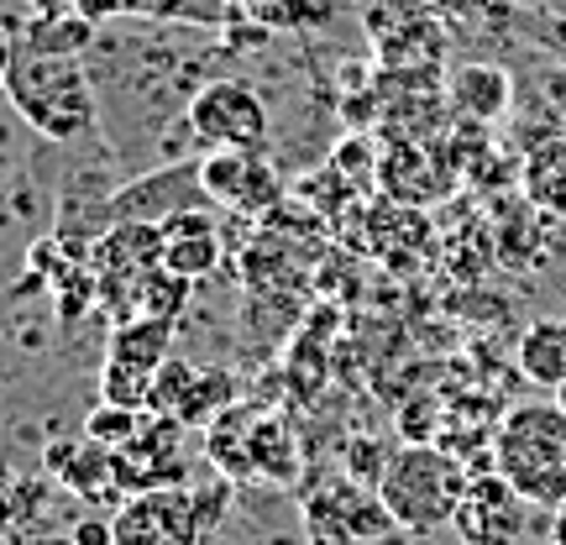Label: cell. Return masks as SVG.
Returning <instances> with one entry per match:
<instances>
[{
    "label": "cell",
    "instance_id": "32",
    "mask_svg": "<svg viewBox=\"0 0 566 545\" xmlns=\"http://www.w3.org/2000/svg\"><path fill=\"white\" fill-rule=\"evenodd\" d=\"M11 520V493H0V525Z\"/></svg>",
    "mask_w": 566,
    "mask_h": 545
},
{
    "label": "cell",
    "instance_id": "7",
    "mask_svg": "<svg viewBox=\"0 0 566 545\" xmlns=\"http://www.w3.org/2000/svg\"><path fill=\"white\" fill-rule=\"evenodd\" d=\"M200 184L210 205H221L231 216H268L283 200L279 168L263 153H231V147H210L200 163Z\"/></svg>",
    "mask_w": 566,
    "mask_h": 545
},
{
    "label": "cell",
    "instance_id": "2",
    "mask_svg": "<svg viewBox=\"0 0 566 545\" xmlns=\"http://www.w3.org/2000/svg\"><path fill=\"white\" fill-rule=\"evenodd\" d=\"M488 457L493 472L525 493L530 509L566 504V405H556V394L514 405L493 430Z\"/></svg>",
    "mask_w": 566,
    "mask_h": 545
},
{
    "label": "cell",
    "instance_id": "17",
    "mask_svg": "<svg viewBox=\"0 0 566 545\" xmlns=\"http://www.w3.org/2000/svg\"><path fill=\"white\" fill-rule=\"evenodd\" d=\"M304 541L310 545H357L352 520H346V483L321 488V493L304 504Z\"/></svg>",
    "mask_w": 566,
    "mask_h": 545
},
{
    "label": "cell",
    "instance_id": "4",
    "mask_svg": "<svg viewBox=\"0 0 566 545\" xmlns=\"http://www.w3.org/2000/svg\"><path fill=\"white\" fill-rule=\"evenodd\" d=\"M184 126L189 137L210 147H231V153H268L273 122H268L263 95L247 80H205L189 105H184Z\"/></svg>",
    "mask_w": 566,
    "mask_h": 545
},
{
    "label": "cell",
    "instance_id": "10",
    "mask_svg": "<svg viewBox=\"0 0 566 545\" xmlns=\"http://www.w3.org/2000/svg\"><path fill=\"white\" fill-rule=\"evenodd\" d=\"M446 105L462 122H504L509 105H514V74L499 63H462V69L446 74Z\"/></svg>",
    "mask_w": 566,
    "mask_h": 545
},
{
    "label": "cell",
    "instance_id": "19",
    "mask_svg": "<svg viewBox=\"0 0 566 545\" xmlns=\"http://www.w3.org/2000/svg\"><path fill=\"white\" fill-rule=\"evenodd\" d=\"M189 289H195L189 279H179V273H168V268H158L153 279L142 283L137 315H153V321H179V315H184V304H189Z\"/></svg>",
    "mask_w": 566,
    "mask_h": 545
},
{
    "label": "cell",
    "instance_id": "25",
    "mask_svg": "<svg viewBox=\"0 0 566 545\" xmlns=\"http://www.w3.org/2000/svg\"><path fill=\"white\" fill-rule=\"evenodd\" d=\"M189 493H195V509H200V525L210 530L226 514V483H216V488H189Z\"/></svg>",
    "mask_w": 566,
    "mask_h": 545
},
{
    "label": "cell",
    "instance_id": "18",
    "mask_svg": "<svg viewBox=\"0 0 566 545\" xmlns=\"http://www.w3.org/2000/svg\"><path fill=\"white\" fill-rule=\"evenodd\" d=\"M231 405H237V378L231 373H195V384H189L179 405V425H210Z\"/></svg>",
    "mask_w": 566,
    "mask_h": 545
},
{
    "label": "cell",
    "instance_id": "20",
    "mask_svg": "<svg viewBox=\"0 0 566 545\" xmlns=\"http://www.w3.org/2000/svg\"><path fill=\"white\" fill-rule=\"evenodd\" d=\"M142 420H147V409H122V405H101L90 420H84V436L90 441H101L111 446V451H122V446L137 441V430Z\"/></svg>",
    "mask_w": 566,
    "mask_h": 545
},
{
    "label": "cell",
    "instance_id": "1",
    "mask_svg": "<svg viewBox=\"0 0 566 545\" xmlns=\"http://www.w3.org/2000/svg\"><path fill=\"white\" fill-rule=\"evenodd\" d=\"M6 101L17 105L21 122L48 142H80L101 116V95H95V80H90V63L63 59V53H27V48H17V63L6 74Z\"/></svg>",
    "mask_w": 566,
    "mask_h": 545
},
{
    "label": "cell",
    "instance_id": "5",
    "mask_svg": "<svg viewBox=\"0 0 566 545\" xmlns=\"http://www.w3.org/2000/svg\"><path fill=\"white\" fill-rule=\"evenodd\" d=\"M451 530L462 545H520L530 530V499L509 483L504 472H478L467 478V493L457 514H451Z\"/></svg>",
    "mask_w": 566,
    "mask_h": 545
},
{
    "label": "cell",
    "instance_id": "16",
    "mask_svg": "<svg viewBox=\"0 0 566 545\" xmlns=\"http://www.w3.org/2000/svg\"><path fill=\"white\" fill-rule=\"evenodd\" d=\"M59 483L69 493H80V499H126L122 493V478H116V451L101 441H74L69 451V462L59 467Z\"/></svg>",
    "mask_w": 566,
    "mask_h": 545
},
{
    "label": "cell",
    "instance_id": "34",
    "mask_svg": "<svg viewBox=\"0 0 566 545\" xmlns=\"http://www.w3.org/2000/svg\"><path fill=\"white\" fill-rule=\"evenodd\" d=\"M59 545H74V541H59Z\"/></svg>",
    "mask_w": 566,
    "mask_h": 545
},
{
    "label": "cell",
    "instance_id": "13",
    "mask_svg": "<svg viewBox=\"0 0 566 545\" xmlns=\"http://www.w3.org/2000/svg\"><path fill=\"white\" fill-rule=\"evenodd\" d=\"M168 336H174V321H153V315H132V321H116L111 331V346H105V363L137 367V373H158L168 363Z\"/></svg>",
    "mask_w": 566,
    "mask_h": 545
},
{
    "label": "cell",
    "instance_id": "8",
    "mask_svg": "<svg viewBox=\"0 0 566 545\" xmlns=\"http://www.w3.org/2000/svg\"><path fill=\"white\" fill-rule=\"evenodd\" d=\"M163 268L179 273V279L200 283L221 268L226 247H221V231H216V216L210 210H174L163 216Z\"/></svg>",
    "mask_w": 566,
    "mask_h": 545
},
{
    "label": "cell",
    "instance_id": "12",
    "mask_svg": "<svg viewBox=\"0 0 566 545\" xmlns=\"http://www.w3.org/2000/svg\"><path fill=\"white\" fill-rule=\"evenodd\" d=\"M514 367H520L525 384L556 394V388L566 384V321H556V315L530 321L520 346H514Z\"/></svg>",
    "mask_w": 566,
    "mask_h": 545
},
{
    "label": "cell",
    "instance_id": "33",
    "mask_svg": "<svg viewBox=\"0 0 566 545\" xmlns=\"http://www.w3.org/2000/svg\"><path fill=\"white\" fill-rule=\"evenodd\" d=\"M556 405H566V384H562V388H556Z\"/></svg>",
    "mask_w": 566,
    "mask_h": 545
},
{
    "label": "cell",
    "instance_id": "28",
    "mask_svg": "<svg viewBox=\"0 0 566 545\" xmlns=\"http://www.w3.org/2000/svg\"><path fill=\"white\" fill-rule=\"evenodd\" d=\"M63 6H74V11H84V17L95 21V17H105V11H122L126 0H63Z\"/></svg>",
    "mask_w": 566,
    "mask_h": 545
},
{
    "label": "cell",
    "instance_id": "9",
    "mask_svg": "<svg viewBox=\"0 0 566 545\" xmlns=\"http://www.w3.org/2000/svg\"><path fill=\"white\" fill-rule=\"evenodd\" d=\"M378 179L394 200L430 205L451 189V158H436V153H424V142L399 137L378 153Z\"/></svg>",
    "mask_w": 566,
    "mask_h": 545
},
{
    "label": "cell",
    "instance_id": "26",
    "mask_svg": "<svg viewBox=\"0 0 566 545\" xmlns=\"http://www.w3.org/2000/svg\"><path fill=\"white\" fill-rule=\"evenodd\" d=\"M69 541L74 545H116V530H111V520H80V525L69 530Z\"/></svg>",
    "mask_w": 566,
    "mask_h": 545
},
{
    "label": "cell",
    "instance_id": "30",
    "mask_svg": "<svg viewBox=\"0 0 566 545\" xmlns=\"http://www.w3.org/2000/svg\"><path fill=\"white\" fill-rule=\"evenodd\" d=\"M221 6H231V11H263L268 0H221Z\"/></svg>",
    "mask_w": 566,
    "mask_h": 545
},
{
    "label": "cell",
    "instance_id": "3",
    "mask_svg": "<svg viewBox=\"0 0 566 545\" xmlns=\"http://www.w3.org/2000/svg\"><path fill=\"white\" fill-rule=\"evenodd\" d=\"M462 493H467V467L436 441L399 446L388 472L378 478V499H384L388 520L399 530H415V535L451 525Z\"/></svg>",
    "mask_w": 566,
    "mask_h": 545
},
{
    "label": "cell",
    "instance_id": "29",
    "mask_svg": "<svg viewBox=\"0 0 566 545\" xmlns=\"http://www.w3.org/2000/svg\"><path fill=\"white\" fill-rule=\"evenodd\" d=\"M551 545H566V504L551 509Z\"/></svg>",
    "mask_w": 566,
    "mask_h": 545
},
{
    "label": "cell",
    "instance_id": "24",
    "mask_svg": "<svg viewBox=\"0 0 566 545\" xmlns=\"http://www.w3.org/2000/svg\"><path fill=\"white\" fill-rule=\"evenodd\" d=\"M541 101H546L556 132L566 137V63H556V69H546V74H541Z\"/></svg>",
    "mask_w": 566,
    "mask_h": 545
},
{
    "label": "cell",
    "instance_id": "14",
    "mask_svg": "<svg viewBox=\"0 0 566 545\" xmlns=\"http://www.w3.org/2000/svg\"><path fill=\"white\" fill-rule=\"evenodd\" d=\"M263 409L231 405L226 415L210 420V462L221 467L226 478H252V441H258Z\"/></svg>",
    "mask_w": 566,
    "mask_h": 545
},
{
    "label": "cell",
    "instance_id": "11",
    "mask_svg": "<svg viewBox=\"0 0 566 545\" xmlns=\"http://www.w3.org/2000/svg\"><path fill=\"white\" fill-rule=\"evenodd\" d=\"M520 189H525V200L541 216H562L566 221V137L562 132H551V137L525 147V158H520Z\"/></svg>",
    "mask_w": 566,
    "mask_h": 545
},
{
    "label": "cell",
    "instance_id": "23",
    "mask_svg": "<svg viewBox=\"0 0 566 545\" xmlns=\"http://www.w3.org/2000/svg\"><path fill=\"white\" fill-rule=\"evenodd\" d=\"M388 462H394V451H388L384 441H373V436H352V441H346V472H352L357 483L378 488V478L388 472Z\"/></svg>",
    "mask_w": 566,
    "mask_h": 545
},
{
    "label": "cell",
    "instance_id": "27",
    "mask_svg": "<svg viewBox=\"0 0 566 545\" xmlns=\"http://www.w3.org/2000/svg\"><path fill=\"white\" fill-rule=\"evenodd\" d=\"M11 63H17V32L0 21V90H6V74H11Z\"/></svg>",
    "mask_w": 566,
    "mask_h": 545
},
{
    "label": "cell",
    "instance_id": "31",
    "mask_svg": "<svg viewBox=\"0 0 566 545\" xmlns=\"http://www.w3.org/2000/svg\"><path fill=\"white\" fill-rule=\"evenodd\" d=\"M0 545H21V535H17V530H6V525H0Z\"/></svg>",
    "mask_w": 566,
    "mask_h": 545
},
{
    "label": "cell",
    "instance_id": "22",
    "mask_svg": "<svg viewBox=\"0 0 566 545\" xmlns=\"http://www.w3.org/2000/svg\"><path fill=\"white\" fill-rule=\"evenodd\" d=\"M195 373H200V367H189V363H179V357H168V363L153 373L147 409H153V415H174V420H179V405H184V394H189V384H195Z\"/></svg>",
    "mask_w": 566,
    "mask_h": 545
},
{
    "label": "cell",
    "instance_id": "15",
    "mask_svg": "<svg viewBox=\"0 0 566 545\" xmlns=\"http://www.w3.org/2000/svg\"><path fill=\"white\" fill-rule=\"evenodd\" d=\"M17 48L27 53H63V59H84L90 48H95V21L74 11V6H63L53 17H32L21 27Z\"/></svg>",
    "mask_w": 566,
    "mask_h": 545
},
{
    "label": "cell",
    "instance_id": "6",
    "mask_svg": "<svg viewBox=\"0 0 566 545\" xmlns=\"http://www.w3.org/2000/svg\"><path fill=\"white\" fill-rule=\"evenodd\" d=\"M116 545H200L205 525L189 488H147L111 514Z\"/></svg>",
    "mask_w": 566,
    "mask_h": 545
},
{
    "label": "cell",
    "instance_id": "21",
    "mask_svg": "<svg viewBox=\"0 0 566 545\" xmlns=\"http://www.w3.org/2000/svg\"><path fill=\"white\" fill-rule=\"evenodd\" d=\"M147 394H153V378L137 373V367L105 363L101 367V405H122V409H147Z\"/></svg>",
    "mask_w": 566,
    "mask_h": 545
}]
</instances>
